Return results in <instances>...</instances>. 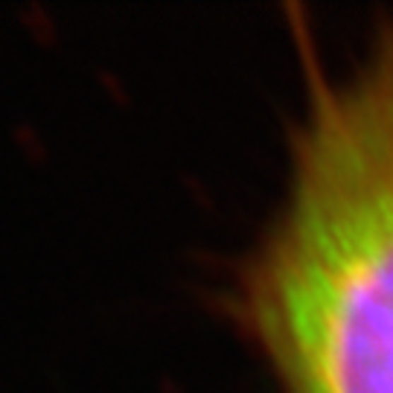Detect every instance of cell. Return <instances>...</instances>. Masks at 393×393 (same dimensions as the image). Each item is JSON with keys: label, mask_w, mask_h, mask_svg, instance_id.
I'll return each instance as SVG.
<instances>
[{"label": "cell", "mask_w": 393, "mask_h": 393, "mask_svg": "<svg viewBox=\"0 0 393 393\" xmlns=\"http://www.w3.org/2000/svg\"><path fill=\"white\" fill-rule=\"evenodd\" d=\"M236 306L277 393H393V23L309 93Z\"/></svg>", "instance_id": "6da1fadb"}]
</instances>
